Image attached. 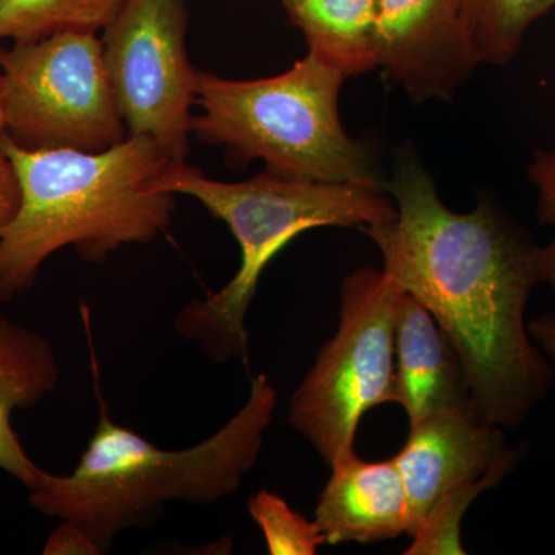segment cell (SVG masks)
<instances>
[{"label": "cell", "mask_w": 555, "mask_h": 555, "mask_svg": "<svg viewBox=\"0 0 555 555\" xmlns=\"http://www.w3.org/2000/svg\"><path fill=\"white\" fill-rule=\"evenodd\" d=\"M386 189L396 217L361 229L378 247L383 270L454 343L470 414L517 429L555 382L553 363L526 324L529 298L543 283V247L492 201L467 214L444 206L411 147L397 153Z\"/></svg>", "instance_id": "6da1fadb"}, {"label": "cell", "mask_w": 555, "mask_h": 555, "mask_svg": "<svg viewBox=\"0 0 555 555\" xmlns=\"http://www.w3.org/2000/svg\"><path fill=\"white\" fill-rule=\"evenodd\" d=\"M96 393L100 420L78 465L65 476L40 470L28 491L36 511L79 525L101 553L120 532L155 520L167 503L211 505L238 491L257 465L278 404L272 379L258 375L244 406L221 429L170 451L113 422Z\"/></svg>", "instance_id": "7a4b0ae2"}, {"label": "cell", "mask_w": 555, "mask_h": 555, "mask_svg": "<svg viewBox=\"0 0 555 555\" xmlns=\"http://www.w3.org/2000/svg\"><path fill=\"white\" fill-rule=\"evenodd\" d=\"M21 185V206L0 236V299L35 283L64 247L91 262L147 244L170 224L175 195L156 190L171 163L152 139L131 137L102 152L25 149L0 138Z\"/></svg>", "instance_id": "3957f363"}, {"label": "cell", "mask_w": 555, "mask_h": 555, "mask_svg": "<svg viewBox=\"0 0 555 555\" xmlns=\"http://www.w3.org/2000/svg\"><path fill=\"white\" fill-rule=\"evenodd\" d=\"M159 192L195 198L224 222L238 241L236 275L185 306L177 331L215 363L247 360V310L269 262L302 232L356 228L390 221L397 208L386 189L352 182H323L283 177L264 170L241 182L207 178L188 164L171 160L155 182Z\"/></svg>", "instance_id": "277c9868"}, {"label": "cell", "mask_w": 555, "mask_h": 555, "mask_svg": "<svg viewBox=\"0 0 555 555\" xmlns=\"http://www.w3.org/2000/svg\"><path fill=\"white\" fill-rule=\"evenodd\" d=\"M347 76L308 53L273 78L232 80L198 72L190 131L241 163L261 159L283 177L386 189L374 152L347 133L339 91ZM387 190V189H386Z\"/></svg>", "instance_id": "5b68a950"}, {"label": "cell", "mask_w": 555, "mask_h": 555, "mask_svg": "<svg viewBox=\"0 0 555 555\" xmlns=\"http://www.w3.org/2000/svg\"><path fill=\"white\" fill-rule=\"evenodd\" d=\"M404 292L385 270L345 278L337 334L292 397L288 422L328 466L356 454L358 426L371 409L392 403Z\"/></svg>", "instance_id": "8992f818"}, {"label": "cell", "mask_w": 555, "mask_h": 555, "mask_svg": "<svg viewBox=\"0 0 555 555\" xmlns=\"http://www.w3.org/2000/svg\"><path fill=\"white\" fill-rule=\"evenodd\" d=\"M0 80L5 134L21 147L102 152L127 138L96 33L0 47Z\"/></svg>", "instance_id": "52a82bcc"}, {"label": "cell", "mask_w": 555, "mask_h": 555, "mask_svg": "<svg viewBox=\"0 0 555 555\" xmlns=\"http://www.w3.org/2000/svg\"><path fill=\"white\" fill-rule=\"evenodd\" d=\"M185 31V0H126L102 38L105 69L127 131L152 139L178 163L188 158L198 79Z\"/></svg>", "instance_id": "ba28073f"}, {"label": "cell", "mask_w": 555, "mask_h": 555, "mask_svg": "<svg viewBox=\"0 0 555 555\" xmlns=\"http://www.w3.org/2000/svg\"><path fill=\"white\" fill-rule=\"evenodd\" d=\"M525 449L507 444L505 429L454 409L411 425L393 456L406 491L408 535L434 514L462 518L481 492L495 488L520 463Z\"/></svg>", "instance_id": "9c48e42d"}, {"label": "cell", "mask_w": 555, "mask_h": 555, "mask_svg": "<svg viewBox=\"0 0 555 555\" xmlns=\"http://www.w3.org/2000/svg\"><path fill=\"white\" fill-rule=\"evenodd\" d=\"M375 51L416 104L452 100L481 64L462 0H378Z\"/></svg>", "instance_id": "30bf717a"}, {"label": "cell", "mask_w": 555, "mask_h": 555, "mask_svg": "<svg viewBox=\"0 0 555 555\" xmlns=\"http://www.w3.org/2000/svg\"><path fill=\"white\" fill-rule=\"evenodd\" d=\"M392 403L403 408L409 425L440 412L469 409L465 367L454 343L409 292L398 312Z\"/></svg>", "instance_id": "8fae6325"}, {"label": "cell", "mask_w": 555, "mask_h": 555, "mask_svg": "<svg viewBox=\"0 0 555 555\" xmlns=\"http://www.w3.org/2000/svg\"><path fill=\"white\" fill-rule=\"evenodd\" d=\"M331 467L313 516L326 545L386 542L408 534L406 491L393 459L364 462L352 454Z\"/></svg>", "instance_id": "7c38bea8"}, {"label": "cell", "mask_w": 555, "mask_h": 555, "mask_svg": "<svg viewBox=\"0 0 555 555\" xmlns=\"http://www.w3.org/2000/svg\"><path fill=\"white\" fill-rule=\"evenodd\" d=\"M57 382L60 366L50 343L0 317V469L27 489L42 469L25 452L11 418L17 409L36 406Z\"/></svg>", "instance_id": "4fadbf2b"}, {"label": "cell", "mask_w": 555, "mask_h": 555, "mask_svg": "<svg viewBox=\"0 0 555 555\" xmlns=\"http://www.w3.org/2000/svg\"><path fill=\"white\" fill-rule=\"evenodd\" d=\"M305 35L309 53L347 78L378 68L375 51L378 0H281Z\"/></svg>", "instance_id": "5bb4252c"}, {"label": "cell", "mask_w": 555, "mask_h": 555, "mask_svg": "<svg viewBox=\"0 0 555 555\" xmlns=\"http://www.w3.org/2000/svg\"><path fill=\"white\" fill-rule=\"evenodd\" d=\"M126 0H0V40L105 30Z\"/></svg>", "instance_id": "9a60e30c"}, {"label": "cell", "mask_w": 555, "mask_h": 555, "mask_svg": "<svg viewBox=\"0 0 555 555\" xmlns=\"http://www.w3.org/2000/svg\"><path fill=\"white\" fill-rule=\"evenodd\" d=\"M462 7L480 61L506 65L531 25L555 9V0H462Z\"/></svg>", "instance_id": "2e32d148"}, {"label": "cell", "mask_w": 555, "mask_h": 555, "mask_svg": "<svg viewBox=\"0 0 555 555\" xmlns=\"http://www.w3.org/2000/svg\"><path fill=\"white\" fill-rule=\"evenodd\" d=\"M248 514L261 528L270 554L313 555L318 547L326 545L317 521L302 517L273 492L259 491L250 496Z\"/></svg>", "instance_id": "e0dca14e"}, {"label": "cell", "mask_w": 555, "mask_h": 555, "mask_svg": "<svg viewBox=\"0 0 555 555\" xmlns=\"http://www.w3.org/2000/svg\"><path fill=\"white\" fill-rule=\"evenodd\" d=\"M528 173L539 192L537 214L540 222L555 225V150H539Z\"/></svg>", "instance_id": "ac0fdd59"}, {"label": "cell", "mask_w": 555, "mask_h": 555, "mask_svg": "<svg viewBox=\"0 0 555 555\" xmlns=\"http://www.w3.org/2000/svg\"><path fill=\"white\" fill-rule=\"evenodd\" d=\"M43 554H102L100 546L90 539L89 534L79 525L69 520H62V524L54 529L47 539L43 546Z\"/></svg>", "instance_id": "d6986e66"}, {"label": "cell", "mask_w": 555, "mask_h": 555, "mask_svg": "<svg viewBox=\"0 0 555 555\" xmlns=\"http://www.w3.org/2000/svg\"><path fill=\"white\" fill-rule=\"evenodd\" d=\"M21 206V185L9 156L0 149V236L13 222Z\"/></svg>", "instance_id": "ffe728a7"}, {"label": "cell", "mask_w": 555, "mask_h": 555, "mask_svg": "<svg viewBox=\"0 0 555 555\" xmlns=\"http://www.w3.org/2000/svg\"><path fill=\"white\" fill-rule=\"evenodd\" d=\"M528 331L543 356L555 364V312L537 317L528 324Z\"/></svg>", "instance_id": "44dd1931"}, {"label": "cell", "mask_w": 555, "mask_h": 555, "mask_svg": "<svg viewBox=\"0 0 555 555\" xmlns=\"http://www.w3.org/2000/svg\"><path fill=\"white\" fill-rule=\"evenodd\" d=\"M542 276L555 297V240L542 248Z\"/></svg>", "instance_id": "7402d4cb"}, {"label": "cell", "mask_w": 555, "mask_h": 555, "mask_svg": "<svg viewBox=\"0 0 555 555\" xmlns=\"http://www.w3.org/2000/svg\"><path fill=\"white\" fill-rule=\"evenodd\" d=\"M5 134V118H3L2 80H0V138Z\"/></svg>", "instance_id": "603a6c76"}]
</instances>
